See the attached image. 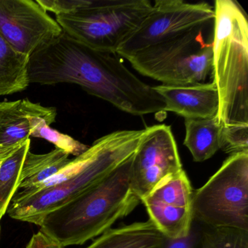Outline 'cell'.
<instances>
[{
  "label": "cell",
  "instance_id": "cell-1",
  "mask_svg": "<svg viewBox=\"0 0 248 248\" xmlns=\"http://www.w3.org/2000/svg\"><path fill=\"white\" fill-rule=\"evenodd\" d=\"M28 76L30 83L79 85L132 115L165 112L153 86L130 72L117 53L91 48L63 32L30 56Z\"/></svg>",
  "mask_w": 248,
  "mask_h": 248
},
{
  "label": "cell",
  "instance_id": "cell-2",
  "mask_svg": "<svg viewBox=\"0 0 248 248\" xmlns=\"http://www.w3.org/2000/svg\"><path fill=\"white\" fill-rule=\"evenodd\" d=\"M132 157L98 184L45 216L40 232L63 248L100 236L140 203L130 186Z\"/></svg>",
  "mask_w": 248,
  "mask_h": 248
},
{
  "label": "cell",
  "instance_id": "cell-3",
  "mask_svg": "<svg viewBox=\"0 0 248 248\" xmlns=\"http://www.w3.org/2000/svg\"><path fill=\"white\" fill-rule=\"evenodd\" d=\"M212 75L222 127L248 125V22L233 0L215 2Z\"/></svg>",
  "mask_w": 248,
  "mask_h": 248
},
{
  "label": "cell",
  "instance_id": "cell-4",
  "mask_svg": "<svg viewBox=\"0 0 248 248\" xmlns=\"http://www.w3.org/2000/svg\"><path fill=\"white\" fill-rule=\"evenodd\" d=\"M144 132L118 130L100 138L85 151V162L72 178L32 194H16L7 210L8 216L40 226L46 215L72 201L132 157Z\"/></svg>",
  "mask_w": 248,
  "mask_h": 248
},
{
  "label": "cell",
  "instance_id": "cell-5",
  "mask_svg": "<svg viewBox=\"0 0 248 248\" xmlns=\"http://www.w3.org/2000/svg\"><path fill=\"white\" fill-rule=\"evenodd\" d=\"M210 24L146 47L125 59L140 75L164 85L203 83L212 74L213 40L207 41L204 37Z\"/></svg>",
  "mask_w": 248,
  "mask_h": 248
},
{
  "label": "cell",
  "instance_id": "cell-6",
  "mask_svg": "<svg viewBox=\"0 0 248 248\" xmlns=\"http://www.w3.org/2000/svg\"><path fill=\"white\" fill-rule=\"evenodd\" d=\"M148 0H88L74 12L56 16L66 35L95 50L117 53L150 12Z\"/></svg>",
  "mask_w": 248,
  "mask_h": 248
},
{
  "label": "cell",
  "instance_id": "cell-7",
  "mask_svg": "<svg viewBox=\"0 0 248 248\" xmlns=\"http://www.w3.org/2000/svg\"><path fill=\"white\" fill-rule=\"evenodd\" d=\"M193 216L210 228L248 232V151L231 155L193 194Z\"/></svg>",
  "mask_w": 248,
  "mask_h": 248
},
{
  "label": "cell",
  "instance_id": "cell-8",
  "mask_svg": "<svg viewBox=\"0 0 248 248\" xmlns=\"http://www.w3.org/2000/svg\"><path fill=\"white\" fill-rule=\"evenodd\" d=\"M214 8L206 2L157 0L137 30L121 45L117 53L126 58L190 30L214 22Z\"/></svg>",
  "mask_w": 248,
  "mask_h": 248
},
{
  "label": "cell",
  "instance_id": "cell-9",
  "mask_svg": "<svg viewBox=\"0 0 248 248\" xmlns=\"http://www.w3.org/2000/svg\"><path fill=\"white\" fill-rule=\"evenodd\" d=\"M144 130L130 170V186L140 200L184 170L170 127L156 124Z\"/></svg>",
  "mask_w": 248,
  "mask_h": 248
},
{
  "label": "cell",
  "instance_id": "cell-10",
  "mask_svg": "<svg viewBox=\"0 0 248 248\" xmlns=\"http://www.w3.org/2000/svg\"><path fill=\"white\" fill-rule=\"evenodd\" d=\"M62 33L37 1L0 0V35L16 51L30 56Z\"/></svg>",
  "mask_w": 248,
  "mask_h": 248
},
{
  "label": "cell",
  "instance_id": "cell-11",
  "mask_svg": "<svg viewBox=\"0 0 248 248\" xmlns=\"http://www.w3.org/2000/svg\"><path fill=\"white\" fill-rule=\"evenodd\" d=\"M193 191L191 182L183 170L140 200L149 220L170 239L188 235L193 220Z\"/></svg>",
  "mask_w": 248,
  "mask_h": 248
},
{
  "label": "cell",
  "instance_id": "cell-12",
  "mask_svg": "<svg viewBox=\"0 0 248 248\" xmlns=\"http://www.w3.org/2000/svg\"><path fill=\"white\" fill-rule=\"evenodd\" d=\"M153 88L163 100L165 112L175 113L184 119H207L217 116L218 93L213 82L186 86L161 85Z\"/></svg>",
  "mask_w": 248,
  "mask_h": 248
},
{
  "label": "cell",
  "instance_id": "cell-13",
  "mask_svg": "<svg viewBox=\"0 0 248 248\" xmlns=\"http://www.w3.org/2000/svg\"><path fill=\"white\" fill-rule=\"evenodd\" d=\"M57 109L43 107L27 99L0 102V146H18L30 139L31 122L45 119L49 124L55 123Z\"/></svg>",
  "mask_w": 248,
  "mask_h": 248
},
{
  "label": "cell",
  "instance_id": "cell-14",
  "mask_svg": "<svg viewBox=\"0 0 248 248\" xmlns=\"http://www.w3.org/2000/svg\"><path fill=\"white\" fill-rule=\"evenodd\" d=\"M164 241L165 236L149 219L110 229L85 248H162Z\"/></svg>",
  "mask_w": 248,
  "mask_h": 248
},
{
  "label": "cell",
  "instance_id": "cell-15",
  "mask_svg": "<svg viewBox=\"0 0 248 248\" xmlns=\"http://www.w3.org/2000/svg\"><path fill=\"white\" fill-rule=\"evenodd\" d=\"M185 128L184 145L195 162L207 160L220 149L221 125L217 117L185 119Z\"/></svg>",
  "mask_w": 248,
  "mask_h": 248
},
{
  "label": "cell",
  "instance_id": "cell-16",
  "mask_svg": "<svg viewBox=\"0 0 248 248\" xmlns=\"http://www.w3.org/2000/svg\"><path fill=\"white\" fill-rule=\"evenodd\" d=\"M69 156L58 149L42 155L30 151L23 164L18 191L33 189L56 175L70 162Z\"/></svg>",
  "mask_w": 248,
  "mask_h": 248
},
{
  "label": "cell",
  "instance_id": "cell-17",
  "mask_svg": "<svg viewBox=\"0 0 248 248\" xmlns=\"http://www.w3.org/2000/svg\"><path fill=\"white\" fill-rule=\"evenodd\" d=\"M29 59L30 56L16 51L0 35V96L28 88Z\"/></svg>",
  "mask_w": 248,
  "mask_h": 248
},
{
  "label": "cell",
  "instance_id": "cell-18",
  "mask_svg": "<svg viewBox=\"0 0 248 248\" xmlns=\"http://www.w3.org/2000/svg\"><path fill=\"white\" fill-rule=\"evenodd\" d=\"M31 149V139L26 140L2 164L0 169V220L7 213L13 197L18 191L24 159Z\"/></svg>",
  "mask_w": 248,
  "mask_h": 248
},
{
  "label": "cell",
  "instance_id": "cell-19",
  "mask_svg": "<svg viewBox=\"0 0 248 248\" xmlns=\"http://www.w3.org/2000/svg\"><path fill=\"white\" fill-rule=\"evenodd\" d=\"M30 137L45 139L53 143L56 149L76 156L85 152L89 147L72 136L52 128L50 124L43 118H35L32 120Z\"/></svg>",
  "mask_w": 248,
  "mask_h": 248
},
{
  "label": "cell",
  "instance_id": "cell-20",
  "mask_svg": "<svg viewBox=\"0 0 248 248\" xmlns=\"http://www.w3.org/2000/svg\"><path fill=\"white\" fill-rule=\"evenodd\" d=\"M198 248H248V232L232 228L203 226Z\"/></svg>",
  "mask_w": 248,
  "mask_h": 248
},
{
  "label": "cell",
  "instance_id": "cell-21",
  "mask_svg": "<svg viewBox=\"0 0 248 248\" xmlns=\"http://www.w3.org/2000/svg\"><path fill=\"white\" fill-rule=\"evenodd\" d=\"M220 149L232 155L248 151V125L221 126Z\"/></svg>",
  "mask_w": 248,
  "mask_h": 248
},
{
  "label": "cell",
  "instance_id": "cell-22",
  "mask_svg": "<svg viewBox=\"0 0 248 248\" xmlns=\"http://www.w3.org/2000/svg\"><path fill=\"white\" fill-rule=\"evenodd\" d=\"M203 226L193 220L188 235L177 239L165 237L162 248H198L201 241Z\"/></svg>",
  "mask_w": 248,
  "mask_h": 248
},
{
  "label": "cell",
  "instance_id": "cell-23",
  "mask_svg": "<svg viewBox=\"0 0 248 248\" xmlns=\"http://www.w3.org/2000/svg\"><path fill=\"white\" fill-rule=\"evenodd\" d=\"M46 11L54 13L56 16L71 14L85 5L88 0H36Z\"/></svg>",
  "mask_w": 248,
  "mask_h": 248
},
{
  "label": "cell",
  "instance_id": "cell-24",
  "mask_svg": "<svg viewBox=\"0 0 248 248\" xmlns=\"http://www.w3.org/2000/svg\"><path fill=\"white\" fill-rule=\"evenodd\" d=\"M26 248H63L56 241L39 231L34 233Z\"/></svg>",
  "mask_w": 248,
  "mask_h": 248
},
{
  "label": "cell",
  "instance_id": "cell-25",
  "mask_svg": "<svg viewBox=\"0 0 248 248\" xmlns=\"http://www.w3.org/2000/svg\"><path fill=\"white\" fill-rule=\"evenodd\" d=\"M22 144L18 145V146H11V147H4V146H0V155L10 153V152H15V151L17 150Z\"/></svg>",
  "mask_w": 248,
  "mask_h": 248
},
{
  "label": "cell",
  "instance_id": "cell-26",
  "mask_svg": "<svg viewBox=\"0 0 248 248\" xmlns=\"http://www.w3.org/2000/svg\"><path fill=\"white\" fill-rule=\"evenodd\" d=\"M15 152H10V153L4 154V155H0V169H1V167H2V164L4 163V162H5V161L6 160L9 156H11V155H12Z\"/></svg>",
  "mask_w": 248,
  "mask_h": 248
},
{
  "label": "cell",
  "instance_id": "cell-27",
  "mask_svg": "<svg viewBox=\"0 0 248 248\" xmlns=\"http://www.w3.org/2000/svg\"><path fill=\"white\" fill-rule=\"evenodd\" d=\"M0 222H1V220H0ZM0 232H1V226H0Z\"/></svg>",
  "mask_w": 248,
  "mask_h": 248
}]
</instances>
